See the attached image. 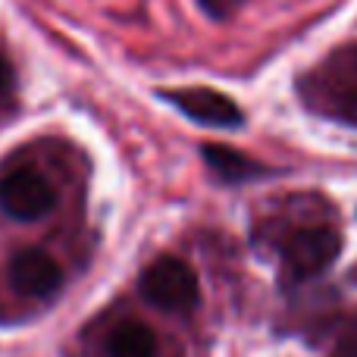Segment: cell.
<instances>
[{
	"label": "cell",
	"mask_w": 357,
	"mask_h": 357,
	"mask_svg": "<svg viewBox=\"0 0 357 357\" xmlns=\"http://www.w3.org/2000/svg\"><path fill=\"white\" fill-rule=\"evenodd\" d=\"M0 207L3 213H10L13 220H41L50 207H54V188L38 169L22 167L13 169L0 178Z\"/></svg>",
	"instance_id": "3957f363"
},
{
	"label": "cell",
	"mask_w": 357,
	"mask_h": 357,
	"mask_svg": "<svg viewBox=\"0 0 357 357\" xmlns=\"http://www.w3.org/2000/svg\"><path fill=\"white\" fill-rule=\"evenodd\" d=\"M142 295L160 310H191L197 304V276L185 260L160 257L142 273Z\"/></svg>",
	"instance_id": "7a4b0ae2"
},
{
	"label": "cell",
	"mask_w": 357,
	"mask_h": 357,
	"mask_svg": "<svg viewBox=\"0 0 357 357\" xmlns=\"http://www.w3.org/2000/svg\"><path fill=\"white\" fill-rule=\"evenodd\" d=\"M163 98L204 126H241L245 119L241 107L213 88H176V91H163Z\"/></svg>",
	"instance_id": "5b68a950"
},
{
	"label": "cell",
	"mask_w": 357,
	"mask_h": 357,
	"mask_svg": "<svg viewBox=\"0 0 357 357\" xmlns=\"http://www.w3.org/2000/svg\"><path fill=\"white\" fill-rule=\"evenodd\" d=\"M10 88H13V66L6 63V56L0 54V98H3Z\"/></svg>",
	"instance_id": "9c48e42d"
},
{
	"label": "cell",
	"mask_w": 357,
	"mask_h": 357,
	"mask_svg": "<svg viewBox=\"0 0 357 357\" xmlns=\"http://www.w3.org/2000/svg\"><path fill=\"white\" fill-rule=\"evenodd\" d=\"M333 357H357V335L354 339H345L339 348H335V354Z\"/></svg>",
	"instance_id": "30bf717a"
},
{
	"label": "cell",
	"mask_w": 357,
	"mask_h": 357,
	"mask_svg": "<svg viewBox=\"0 0 357 357\" xmlns=\"http://www.w3.org/2000/svg\"><path fill=\"white\" fill-rule=\"evenodd\" d=\"M107 354L110 357H154L157 354V339L144 323L126 320L107 339Z\"/></svg>",
	"instance_id": "52a82bcc"
},
{
	"label": "cell",
	"mask_w": 357,
	"mask_h": 357,
	"mask_svg": "<svg viewBox=\"0 0 357 357\" xmlns=\"http://www.w3.org/2000/svg\"><path fill=\"white\" fill-rule=\"evenodd\" d=\"M342 254V235L333 226H301L291 229L289 238L282 241V260L289 276L295 279H314L323 270L339 260Z\"/></svg>",
	"instance_id": "6da1fadb"
},
{
	"label": "cell",
	"mask_w": 357,
	"mask_h": 357,
	"mask_svg": "<svg viewBox=\"0 0 357 357\" xmlns=\"http://www.w3.org/2000/svg\"><path fill=\"white\" fill-rule=\"evenodd\" d=\"M197 3L204 6V13L207 16H213V19H226V16H232L235 10H238L245 0H197Z\"/></svg>",
	"instance_id": "ba28073f"
},
{
	"label": "cell",
	"mask_w": 357,
	"mask_h": 357,
	"mask_svg": "<svg viewBox=\"0 0 357 357\" xmlns=\"http://www.w3.org/2000/svg\"><path fill=\"white\" fill-rule=\"evenodd\" d=\"M10 282L25 298H50L63 285V270L41 248H22L10 260Z\"/></svg>",
	"instance_id": "277c9868"
},
{
	"label": "cell",
	"mask_w": 357,
	"mask_h": 357,
	"mask_svg": "<svg viewBox=\"0 0 357 357\" xmlns=\"http://www.w3.org/2000/svg\"><path fill=\"white\" fill-rule=\"evenodd\" d=\"M201 154H204V163H207L222 182H251L254 176L264 173V167H260L257 160H251V157L241 154V151L226 148V144H204Z\"/></svg>",
	"instance_id": "8992f818"
}]
</instances>
